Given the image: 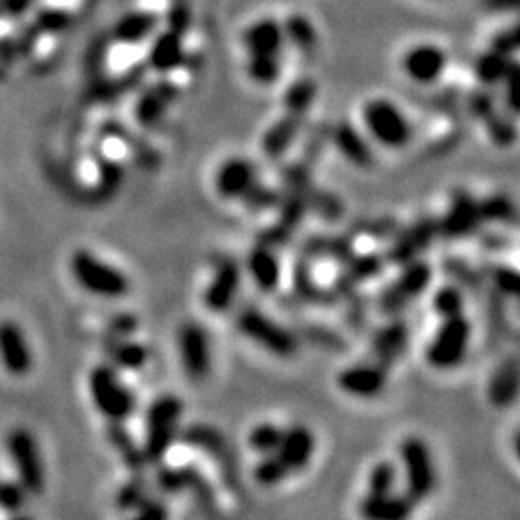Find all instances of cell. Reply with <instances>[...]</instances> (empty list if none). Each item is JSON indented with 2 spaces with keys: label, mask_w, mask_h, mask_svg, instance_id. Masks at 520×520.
Masks as SVG:
<instances>
[{
  "label": "cell",
  "mask_w": 520,
  "mask_h": 520,
  "mask_svg": "<svg viewBox=\"0 0 520 520\" xmlns=\"http://www.w3.org/2000/svg\"><path fill=\"white\" fill-rule=\"evenodd\" d=\"M519 359L509 357L499 364L490 384H488V399L497 409H507L517 401L520 386Z\"/></svg>",
  "instance_id": "83f0119b"
},
{
  "label": "cell",
  "mask_w": 520,
  "mask_h": 520,
  "mask_svg": "<svg viewBox=\"0 0 520 520\" xmlns=\"http://www.w3.org/2000/svg\"><path fill=\"white\" fill-rule=\"evenodd\" d=\"M480 210L484 220H499L507 222L509 216H513V205L507 197H490L486 201H480Z\"/></svg>",
  "instance_id": "7dc6e473"
},
{
  "label": "cell",
  "mask_w": 520,
  "mask_h": 520,
  "mask_svg": "<svg viewBox=\"0 0 520 520\" xmlns=\"http://www.w3.org/2000/svg\"><path fill=\"white\" fill-rule=\"evenodd\" d=\"M178 355L185 374L193 382H203L210 372V339L197 322H185L178 332Z\"/></svg>",
  "instance_id": "7c38bea8"
},
{
  "label": "cell",
  "mask_w": 520,
  "mask_h": 520,
  "mask_svg": "<svg viewBox=\"0 0 520 520\" xmlns=\"http://www.w3.org/2000/svg\"><path fill=\"white\" fill-rule=\"evenodd\" d=\"M401 268V274L378 295V311L386 316H399L432 282V266L424 260H413Z\"/></svg>",
  "instance_id": "9c48e42d"
},
{
  "label": "cell",
  "mask_w": 520,
  "mask_h": 520,
  "mask_svg": "<svg viewBox=\"0 0 520 520\" xmlns=\"http://www.w3.org/2000/svg\"><path fill=\"white\" fill-rule=\"evenodd\" d=\"M334 145L351 166L368 170L374 164V149L370 139L359 126L351 122H339L334 128Z\"/></svg>",
  "instance_id": "603a6c76"
},
{
  "label": "cell",
  "mask_w": 520,
  "mask_h": 520,
  "mask_svg": "<svg viewBox=\"0 0 520 520\" xmlns=\"http://www.w3.org/2000/svg\"><path fill=\"white\" fill-rule=\"evenodd\" d=\"M0 14H2V0H0Z\"/></svg>",
  "instance_id": "db71d44e"
},
{
  "label": "cell",
  "mask_w": 520,
  "mask_h": 520,
  "mask_svg": "<svg viewBox=\"0 0 520 520\" xmlns=\"http://www.w3.org/2000/svg\"><path fill=\"white\" fill-rule=\"evenodd\" d=\"M0 364L14 378H24L35 364L26 332L14 320H0Z\"/></svg>",
  "instance_id": "4fadbf2b"
},
{
  "label": "cell",
  "mask_w": 520,
  "mask_h": 520,
  "mask_svg": "<svg viewBox=\"0 0 520 520\" xmlns=\"http://www.w3.org/2000/svg\"><path fill=\"white\" fill-rule=\"evenodd\" d=\"M235 326L239 334H243L245 338L251 339L264 351L276 357H293L299 349V339L291 330H287L286 326L272 320L266 312L255 307H247L237 312Z\"/></svg>",
  "instance_id": "8992f818"
},
{
  "label": "cell",
  "mask_w": 520,
  "mask_h": 520,
  "mask_svg": "<svg viewBox=\"0 0 520 520\" xmlns=\"http://www.w3.org/2000/svg\"><path fill=\"white\" fill-rule=\"evenodd\" d=\"M247 270H249V276L253 278L255 286L266 293H272L280 286L282 264H280L274 247L259 243L247 257Z\"/></svg>",
  "instance_id": "4316f807"
},
{
  "label": "cell",
  "mask_w": 520,
  "mask_h": 520,
  "mask_svg": "<svg viewBox=\"0 0 520 520\" xmlns=\"http://www.w3.org/2000/svg\"><path fill=\"white\" fill-rule=\"evenodd\" d=\"M178 99V89L170 81H160L151 85L135 104V120L143 128H153L168 114L172 104Z\"/></svg>",
  "instance_id": "cb8c5ba5"
},
{
  "label": "cell",
  "mask_w": 520,
  "mask_h": 520,
  "mask_svg": "<svg viewBox=\"0 0 520 520\" xmlns=\"http://www.w3.org/2000/svg\"><path fill=\"white\" fill-rule=\"evenodd\" d=\"M106 436L110 445L118 451L122 463L130 468L133 474H141L147 467V459L143 453V447L137 445L130 430L124 426V422H108Z\"/></svg>",
  "instance_id": "f1b7e54d"
},
{
  "label": "cell",
  "mask_w": 520,
  "mask_h": 520,
  "mask_svg": "<svg viewBox=\"0 0 520 520\" xmlns=\"http://www.w3.org/2000/svg\"><path fill=\"white\" fill-rule=\"evenodd\" d=\"M314 447H316V442H314V434L311 430L307 426L295 424V426L284 428L282 442L274 453L286 465L289 474H293V472H299V470L309 467L312 455H314Z\"/></svg>",
  "instance_id": "7402d4cb"
},
{
  "label": "cell",
  "mask_w": 520,
  "mask_h": 520,
  "mask_svg": "<svg viewBox=\"0 0 520 520\" xmlns=\"http://www.w3.org/2000/svg\"><path fill=\"white\" fill-rule=\"evenodd\" d=\"M490 278H492V284H494L497 293L513 295V297L519 295V274L513 268L497 264V266H494Z\"/></svg>",
  "instance_id": "ee69618b"
},
{
  "label": "cell",
  "mask_w": 520,
  "mask_h": 520,
  "mask_svg": "<svg viewBox=\"0 0 520 520\" xmlns=\"http://www.w3.org/2000/svg\"><path fill=\"white\" fill-rule=\"evenodd\" d=\"M345 262H347V270L341 278L353 286H359L366 280H372L374 276L380 274V270L384 266L382 257H376V255H363V257L351 255Z\"/></svg>",
  "instance_id": "f35d334b"
},
{
  "label": "cell",
  "mask_w": 520,
  "mask_h": 520,
  "mask_svg": "<svg viewBox=\"0 0 520 520\" xmlns=\"http://www.w3.org/2000/svg\"><path fill=\"white\" fill-rule=\"evenodd\" d=\"M185 62V31L168 27V29H158L149 41V54H147V64L149 68L160 74H172L178 68H182Z\"/></svg>",
  "instance_id": "9a60e30c"
},
{
  "label": "cell",
  "mask_w": 520,
  "mask_h": 520,
  "mask_svg": "<svg viewBox=\"0 0 520 520\" xmlns=\"http://www.w3.org/2000/svg\"><path fill=\"white\" fill-rule=\"evenodd\" d=\"M515 64L513 56L497 52L490 47L474 60V76L482 87H499Z\"/></svg>",
  "instance_id": "1f68e13d"
},
{
  "label": "cell",
  "mask_w": 520,
  "mask_h": 520,
  "mask_svg": "<svg viewBox=\"0 0 520 520\" xmlns=\"http://www.w3.org/2000/svg\"><path fill=\"white\" fill-rule=\"evenodd\" d=\"M68 266L76 284L93 297L122 299L130 293V278L89 249L74 251Z\"/></svg>",
  "instance_id": "3957f363"
},
{
  "label": "cell",
  "mask_w": 520,
  "mask_h": 520,
  "mask_svg": "<svg viewBox=\"0 0 520 520\" xmlns=\"http://www.w3.org/2000/svg\"><path fill=\"white\" fill-rule=\"evenodd\" d=\"M241 286V268L234 259H222L216 268L214 276L205 289V307L208 311L222 314L234 305L235 297Z\"/></svg>",
  "instance_id": "ac0fdd59"
},
{
  "label": "cell",
  "mask_w": 520,
  "mask_h": 520,
  "mask_svg": "<svg viewBox=\"0 0 520 520\" xmlns=\"http://www.w3.org/2000/svg\"><path fill=\"white\" fill-rule=\"evenodd\" d=\"M293 287L297 297L314 307H334L338 303V297L334 291L324 289L318 286L312 278L311 266L305 262L295 266V274H293Z\"/></svg>",
  "instance_id": "4dcf8cb0"
},
{
  "label": "cell",
  "mask_w": 520,
  "mask_h": 520,
  "mask_svg": "<svg viewBox=\"0 0 520 520\" xmlns=\"http://www.w3.org/2000/svg\"><path fill=\"white\" fill-rule=\"evenodd\" d=\"M484 222L480 201H476L467 191H461L453 197L442 222L438 224V234L447 239H465L474 234Z\"/></svg>",
  "instance_id": "2e32d148"
},
{
  "label": "cell",
  "mask_w": 520,
  "mask_h": 520,
  "mask_svg": "<svg viewBox=\"0 0 520 520\" xmlns=\"http://www.w3.org/2000/svg\"><path fill=\"white\" fill-rule=\"evenodd\" d=\"M401 74L418 87H432L442 81L449 68V52L432 41H420L403 52Z\"/></svg>",
  "instance_id": "30bf717a"
},
{
  "label": "cell",
  "mask_w": 520,
  "mask_h": 520,
  "mask_svg": "<svg viewBox=\"0 0 520 520\" xmlns=\"http://www.w3.org/2000/svg\"><path fill=\"white\" fill-rule=\"evenodd\" d=\"M156 484L164 494L193 492L203 505L214 507V495L208 488L207 478L193 467L160 468L156 474Z\"/></svg>",
  "instance_id": "44dd1931"
},
{
  "label": "cell",
  "mask_w": 520,
  "mask_h": 520,
  "mask_svg": "<svg viewBox=\"0 0 520 520\" xmlns=\"http://www.w3.org/2000/svg\"><path fill=\"white\" fill-rule=\"evenodd\" d=\"M361 130L372 145L403 151L415 139V124L401 104L390 97H370L361 106Z\"/></svg>",
  "instance_id": "6da1fadb"
},
{
  "label": "cell",
  "mask_w": 520,
  "mask_h": 520,
  "mask_svg": "<svg viewBox=\"0 0 520 520\" xmlns=\"http://www.w3.org/2000/svg\"><path fill=\"white\" fill-rule=\"evenodd\" d=\"M399 455L403 463L405 495L415 505L430 499L436 492L438 472L428 443L422 442L420 438H407L399 447Z\"/></svg>",
  "instance_id": "52a82bcc"
},
{
  "label": "cell",
  "mask_w": 520,
  "mask_h": 520,
  "mask_svg": "<svg viewBox=\"0 0 520 520\" xmlns=\"http://www.w3.org/2000/svg\"><path fill=\"white\" fill-rule=\"evenodd\" d=\"M26 497V490L18 482H0V509L8 513H18Z\"/></svg>",
  "instance_id": "f6af8a7d"
},
{
  "label": "cell",
  "mask_w": 520,
  "mask_h": 520,
  "mask_svg": "<svg viewBox=\"0 0 520 520\" xmlns=\"http://www.w3.org/2000/svg\"><path fill=\"white\" fill-rule=\"evenodd\" d=\"M318 87L312 79H297L293 81L284 93V110L289 116H297L303 120L307 112L311 110L314 99H316Z\"/></svg>",
  "instance_id": "8d00e7d4"
},
{
  "label": "cell",
  "mask_w": 520,
  "mask_h": 520,
  "mask_svg": "<svg viewBox=\"0 0 520 520\" xmlns=\"http://www.w3.org/2000/svg\"><path fill=\"white\" fill-rule=\"evenodd\" d=\"M472 324L465 314L445 318L426 349V361L436 370H453L467 359Z\"/></svg>",
  "instance_id": "ba28073f"
},
{
  "label": "cell",
  "mask_w": 520,
  "mask_h": 520,
  "mask_svg": "<svg viewBox=\"0 0 520 520\" xmlns=\"http://www.w3.org/2000/svg\"><path fill=\"white\" fill-rule=\"evenodd\" d=\"M438 235V222L434 220H420L413 228L395 237L388 249L386 259L395 266H405L409 262L418 259L434 241Z\"/></svg>",
  "instance_id": "ffe728a7"
},
{
  "label": "cell",
  "mask_w": 520,
  "mask_h": 520,
  "mask_svg": "<svg viewBox=\"0 0 520 520\" xmlns=\"http://www.w3.org/2000/svg\"><path fill=\"white\" fill-rule=\"evenodd\" d=\"M301 130V118L284 114L262 137V149L270 158L286 155L287 149L293 145L297 133Z\"/></svg>",
  "instance_id": "836d02e7"
},
{
  "label": "cell",
  "mask_w": 520,
  "mask_h": 520,
  "mask_svg": "<svg viewBox=\"0 0 520 520\" xmlns=\"http://www.w3.org/2000/svg\"><path fill=\"white\" fill-rule=\"evenodd\" d=\"M180 438L185 445L205 451L208 457H218L222 463L230 461V447L224 440V436L205 424H195L180 432Z\"/></svg>",
  "instance_id": "f546056e"
},
{
  "label": "cell",
  "mask_w": 520,
  "mask_h": 520,
  "mask_svg": "<svg viewBox=\"0 0 520 520\" xmlns=\"http://www.w3.org/2000/svg\"><path fill=\"white\" fill-rule=\"evenodd\" d=\"M41 26L45 29H49L52 33L56 31H62L66 27L70 26V16L66 12H60V10H51V12H45L41 16Z\"/></svg>",
  "instance_id": "f907efd6"
},
{
  "label": "cell",
  "mask_w": 520,
  "mask_h": 520,
  "mask_svg": "<svg viewBox=\"0 0 520 520\" xmlns=\"http://www.w3.org/2000/svg\"><path fill=\"white\" fill-rule=\"evenodd\" d=\"M135 328H137V318L131 314H118L110 322L112 338H128Z\"/></svg>",
  "instance_id": "681fc988"
},
{
  "label": "cell",
  "mask_w": 520,
  "mask_h": 520,
  "mask_svg": "<svg viewBox=\"0 0 520 520\" xmlns=\"http://www.w3.org/2000/svg\"><path fill=\"white\" fill-rule=\"evenodd\" d=\"M286 33L287 47L297 51L309 52L318 45V31L311 20L303 14H293L282 22Z\"/></svg>",
  "instance_id": "d590c367"
},
{
  "label": "cell",
  "mask_w": 520,
  "mask_h": 520,
  "mask_svg": "<svg viewBox=\"0 0 520 520\" xmlns=\"http://www.w3.org/2000/svg\"><path fill=\"white\" fill-rule=\"evenodd\" d=\"M183 401L174 393L156 397L145 413V443L143 453L147 465H160L180 434Z\"/></svg>",
  "instance_id": "7a4b0ae2"
},
{
  "label": "cell",
  "mask_w": 520,
  "mask_h": 520,
  "mask_svg": "<svg viewBox=\"0 0 520 520\" xmlns=\"http://www.w3.org/2000/svg\"><path fill=\"white\" fill-rule=\"evenodd\" d=\"M89 395L95 409L108 422H126L137 407V399L112 366H95L89 374Z\"/></svg>",
  "instance_id": "277c9868"
},
{
  "label": "cell",
  "mask_w": 520,
  "mask_h": 520,
  "mask_svg": "<svg viewBox=\"0 0 520 520\" xmlns=\"http://www.w3.org/2000/svg\"><path fill=\"white\" fill-rule=\"evenodd\" d=\"M465 305H467L465 291H463V287L457 286V284H447V286L440 287V289L434 293V299H432L434 312H436L442 320L463 314V312H465Z\"/></svg>",
  "instance_id": "74e56055"
},
{
  "label": "cell",
  "mask_w": 520,
  "mask_h": 520,
  "mask_svg": "<svg viewBox=\"0 0 520 520\" xmlns=\"http://www.w3.org/2000/svg\"><path fill=\"white\" fill-rule=\"evenodd\" d=\"M239 43L245 56H260V54H284L286 51V33L280 20L272 16H262L251 22L241 31Z\"/></svg>",
  "instance_id": "e0dca14e"
},
{
  "label": "cell",
  "mask_w": 520,
  "mask_h": 520,
  "mask_svg": "<svg viewBox=\"0 0 520 520\" xmlns=\"http://www.w3.org/2000/svg\"><path fill=\"white\" fill-rule=\"evenodd\" d=\"M10 520H31V519H27V517H22V515H16V517H14V519H10Z\"/></svg>",
  "instance_id": "f5cc1de1"
},
{
  "label": "cell",
  "mask_w": 520,
  "mask_h": 520,
  "mask_svg": "<svg viewBox=\"0 0 520 520\" xmlns=\"http://www.w3.org/2000/svg\"><path fill=\"white\" fill-rule=\"evenodd\" d=\"M486 124H488V133L492 135L497 145H509L515 141V126L509 122L507 116H499L497 112H494L492 116L486 118Z\"/></svg>",
  "instance_id": "bcb514c9"
},
{
  "label": "cell",
  "mask_w": 520,
  "mask_h": 520,
  "mask_svg": "<svg viewBox=\"0 0 520 520\" xmlns=\"http://www.w3.org/2000/svg\"><path fill=\"white\" fill-rule=\"evenodd\" d=\"M390 370L382 364L359 363L347 366L338 376L339 390L357 399H374L382 395L388 386Z\"/></svg>",
  "instance_id": "5bb4252c"
},
{
  "label": "cell",
  "mask_w": 520,
  "mask_h": 520,
  "mask_svg": "<svg viewBox=\"0 0 520 520\" xmlns=\"http://www.w3.org/2000/svg\"><path fill=\"white\" fill-rule=\"evenodd\" d=\"M284 74V54L245 56V76L257 87H272Z\"/></svg>",
  "instance_id": "d6a6232c"
},
{
  "label": "cell",
  "mask_w": 520,
  "mask_h": 520,
  "mask_svg": "<svg viewBox=\"0 0 520 520\" xmlns=\"http://www.w3.org/2000/svg\"><path fill=\"white\" fill-rule=\"evenodd\" d=\"M287 476H291V474H289L286 465L278 459L276 453L262 455V459L253 470V478L262 488H274V486L282 484Z\"/></svg>",
  "instance_id": "ab89813d"
},
{
  "label": "cell",
  "mask_w": 520,
  "mask_h": 520,
  "mask_svg": "<svg viewBox=\"0 0 520 520\" xmlns=\"http://www.w3.org/2000/svg\"><path fill=\"white\" fill-rule=\"evenodd\" d=\"M409 341H411L409 324L403 318L393 316V320L384 324L372 338L374 361L390 370L391 366L399 363L407 353Z\"/></svg>",
  "instance_id": "d6986e66"
},
{
  "label": "cell",
  "mask_w": 520,
  "mask_h": 520,
  "mask_svg": "<svg viewBox=\"0 0 520 520\" xmlns=\"http://www.w3.org/2000/svg\"><path fill=\"white\" fill-rule=\"evenodd\" d=\"M6 453L16 468L18 484L26 490V494H43L47 488V470L33 432L22 426L10 430L6 436Z\"/></svg>",
  "instance_id": "5b68a950"
},
{
  "label": "cell",
  "mask_w": 520,
  "mask_h": 520,
  "mask_svg": "<svg viewBox=\"0 0 520 520\" xmlns=\"http://www.w3.org/2000/svg\"><path fill=\"white\" fill-rule=\"evenodd\" d=\"M108 355L112 363L126 370H139L149 361L147 347L128 338H112L108 343Z\"/></svg>",
  "instance_id": "e575fe53"
},
{
  "label": "cell",
  "mask_w": 520,
  "mask_h": 520,
  "mask_svg": "<svg viewBox=\"0 0 520 520\" xmlns=\"http://www.w3.org/2000/svg\"><path fill=\"white\" fill-rule=\"evenodd\" d=\"M399 480V470L391 461L376 463L368 474V490L370 494H390L395 490Z\"/></svg>",
  "instance_id": "7bdbcfd3"
},
{
  "label": "cell",
  "mask_w": 520,
  "mask_h": 520,
  "mask_svg": "<svg viewBox=\"0 0 520 520\" xmlns=\"http://www.w3.org/2000/svg\"><path fill=\"white\" fill-rule=\"evenodd\" d=\"M284 436V428L264 422L251 430L249 434V447L259 453V455H270L278 449V445L282 442Z\"/></svg>",
  "instance_id": "b9f144b4"
},
{
  "label": "cell",
  "mask_w": 520,
  "mask_h": 520,
  "mask_svg": "<svg viewBox=\"0 0 520 520\" xmlns=\"http://www.w3.org/2000/svg\"><path fill=\"white\" fill-rule=\"evenodd\" d=\"M160 18L151 10H131L126 12L114 26V41L126 47H137L149 43L158 31Z\"/></svg>",
  "instance_id": "484cf974"
},
{
  "label": "cell",
  "mask_w": 520,
  "mask_h": 520,
  "mask_svg": "<svg viewBox=\"0 0 520 520\" xmlns=\"http://www.w3.org/2000/svg\"><path fill=\"white\" fill-rule=\"evenodd\" d=\"M415 503L405 494L364 495L359 503V515L363 520H411Z\"/></svg>",
  "instance_id": "d4e9b609"
},
{
  "label": "cell",
  "mask_w": 520,
  "mask_h": 520,
  "mask_svg": "<svg viewBox=\"0 0 520 520\" xmlns=\"http://www.w3.org/2000/svg\"><path fill=\"white\" fill-rule=\"evenodd\" d=\"M519 0H486V8L492 12H507L517 10Z\"/></svg>",
  "instance_id": "816d5d0a"
},
{
  "label": "cell",
  "mask_w": 520,
  "mask_h": 520,
  "mask_svg": "<svg viewBox=\"0 0 520 520\" xmlns=\"http://www.w3.org/2000/svg\"><path fill=\"white\" fill-rule=\"evenodd\" d=\"M130 520H170V511L162 501L147 499L135 509V515Z\"/></svg>",
  "instance_id": "c3c4849f"
},
{
  "label": "cell",
  "mask_w": 520,
  "mask_h": 520,
  "mask_svg": "<svg viewBox=\"0 0 520 520\" xmlns=\"http://www.w3.org/2000/svg\"><path fill=\"white\" fill-rule=\"evenodd\" d=\"M212 185L220 199L245 203L260 185L259 168L247 156H230L216 168Z\"/></svg>",
  "instance_id": "8fae6325"
},
{
  "label": "cell",
  "mask_w": 520,
  "mask_h": 520,
  "mask_svg": "<svg viewBox=\"0 0 520 520\" xmlns=\"http://www.w3.org/2000/svg\"><path fill=\"white\" fill-rule=\"evenodd\" d=\"M149 499V486L141 474H135L116 494V507L122 511H135Z\"/></svg>",
  "instance_id": "60d3db41"
}]
</instances>
